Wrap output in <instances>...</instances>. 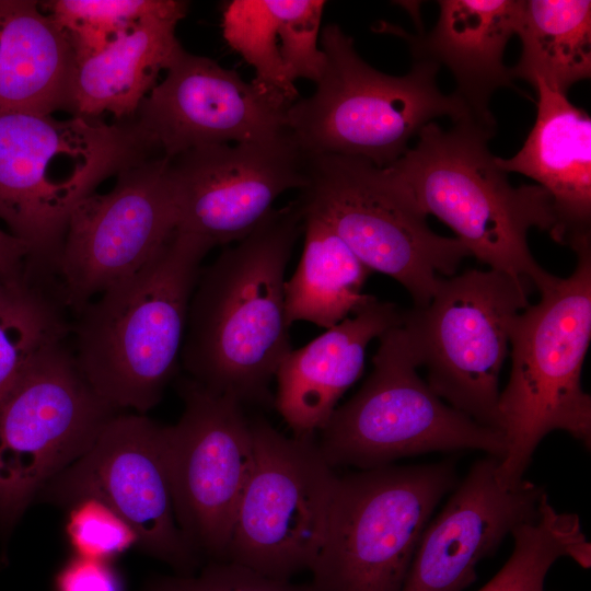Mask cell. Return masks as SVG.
<instances>
[{
  "mask_svg": "<svg viewBox=\"0 0 591 591\" xmlns=\"http://www.w3.org/2000/svg\"><path fill=\"white\" fill-rule=\"evenodd\" d=\"M303 218L299 199L274 209L201 268L181 351L190 380L242 405L271 401L269 385L292 350L286 269Z\"/></svg>",
  "mask_w": 591,
  "mask_h": 591,
  "instance_id": "obj_1",
  "label": "cell"
},
{
  "mask_svg": "<svg viewBox=\"0 0 591 591\" xmlns=\"http://www.w3.org/2000/svg\"><path fill=\"white\" fill-rule=\"evenodd\" d=\"M251 430L254 461L225 561L288 580L318 552L338 476L314 437H286L260 418Z\"/></svg>",
  "mask_w": 591,
  "mask_h": 591,
  "instance_id": "obj_12",
  "label": "cell"
},
{
  "mask_svg": "<svg viewBox=\"0 0 591 591\" xmlns=\"http://www.w3.org/2000/svg\"><path fill=\"white\" fill-rule=\"evenodd\" d=\"M532 85L538 95L533 128L515 155L496 162L549 194L558 221L555 241L571 247L591 239V118L542 80Z\"/></svg>",
  "mask_w": 591,
  "mask_h": 591,
  "instance_id": "obj_21",
  "label": "cell"
},
{
  "mask_svg": "<svg viewBox=\"0 0 591 591\" xmlns=\"http://www.w3.org/2000/svg\"><path fill=\"white\" fill-rule=\"evenodd\" d=\"M303 216L302 254L285 285L287 321L328 329L375 299L362 293L371 270L324 220L304 210Z\"/></svg>",
  "mask_w": 591,
  "mask_h": 591,
  "instance_id": "obj_25",
  "label": "cell"
},
{
  "mask_svg": "<svg viewBox=\"0 0 591 591\" xmlns=\"http://www.w3.org/2000/svg\"><path fill=\"white\" fill-rule=\"evenodd\" d=\"M28 259L26 244L0 228V283L24 274Z\"/></svg>",
  "mask_w": 591,
  "mask_h": 591,
  "instance_id": "obj_33",
  "label": "cell"
},
{
  "mask_svg": "<svg viewBox=\"0 0 591 591\" xmlns=\"http://www.w3.org/2000/svg\"><path fill=\"white\" fill-rule=\"evenodd\" d=\"M528 286L495 269H470L441 278L427 306L403 314L430 389L498 432L499 375L513 321L530 304Z\"/></svg>",
  "mask_w": 591,
  "mask_h": 591,
  "instance_id": "obj_10",
  "label": "cell"
},
{
  "mask_svg": "<svg viewBox=\"0 0 591 591\" xmlns=\"http://www.w3.org/2000/svg\"><path fill=\"white\" fill-rule=\"evenodd\" d=\"M454 482L451 462L338 476L309 569L313 589L401 591L429 518Z\"/></svg>",
  "mask_w": 591,
  "mask_h": 591,
  "instance_id": "obj_8",
  "label": "cell"
},
{
  "mask_svg": "<svg viewBox=\"0 0 591 591\" xmlns=\"http://www.w3.org/2000/svg\"><path fill=\"white\" fill-rule=\"evenodd\" d=\"M171 160L154 155L116 175L70 215L56 273L63 304L78 314L142 269L177 230Z\"/></svg>",
  "mask_w": 591,
  "mask_h": 591,
  "instance_id": "obj_13",
  "label": "cell"
},
{
  "mask_svg": "<svg viewBox=\"0 0 591 591\" xmlns=\"http://www.w3.org/2000/svg\"><path fill=\"white\" fill-rule=\"evenodd\" d=\"M308 155L279 138L192 149L171 160L178 224L213 247L237 242L275 209L285 192L308 185Z\"/></svg>",
  "mask_w": 591,
  "mask_h": 591,
  "instance_id": "obj_16",
  "label": "cell"
},
{
  "mask_svg": "<svg viewBox=\"0 0 591 591\" xmlns=\"http://www.w3.org/2000/svg\"><path fill=\"white\" fill-rule=\"evenodd\" d=\"M513 551L498 573L478 591H544L552 565L567 556L583 568L591 565V544L579 517L558 512L544 494L535 518L515 526Z\"/></svg>",
  "mask_w": 591,
  "mask_h": 591,
  "instance_id": "obj_28",
  "label": "cell"
},
{
  "mask_svg": "<svg viewBox=\"0 0 591 591\" xmlns=\"http://www.w3.org/2000/svg\"><path fill=\"white\" fill-rule=\"evenodd\" d=\"M571 248L573 273L551 275L537 289L540 301L521 311L511 327V372L497 407L506 452L496 479L505 489L524 480L535 449L552 431L591 447V397L581 386L591 338V239Z\"/></svg>",
  "mask_w": 591,
  "mask_h": 591,
  "instance_id": "obj_5",
  "label": "cell"
},
{
  "mask_svg": "<svg viewBox=\"0 0 591 591\" xmlns=\"http://www.w3.org/2000/svg\"><path fill=\"white\" fill-rule=\"evenodd\" d=\"M56 591H123V583L109 560L74 555L59 570Z\"/></svg>",
  "mask_w": 591,
  "mask_h": 591,
  "instance_id": "obj_32",
  "label": "cell"
},
{
  "mask_svg": "<svg viewBox=\"0 0 591 591\" xmlns=\"http://www.w3.org/2000/svg\"><path fill=\"white\" fill-rule=\"evenodd\" d=\"M498 461L488 455L474 463L428 522L401 591H463L475 580L476 565L515 526L537 515L543 488L528 480L500 487Z\"/></svg>",
  "mask_w": 591,
  "mask_h": 591,
  "instance_id": "obj_18",
  "label": "cell"
},
{
  "mask_svg": "<svg viewBox=\"0 0 591 591\" xmlns=\"http://www.w3.org/2000/svg\"><path fill=\"white\" fill-rule=\"evenodd\" d=\"M179 420L166 426L177 524L198 554L225 561L236 509L248 479L254 443L242 404L189 378L179 383Z\"/></svg>",
  "mask_w": 591,
  "mask_h": 591,
  "instance_id": "obj_15",
  "label": "cell"
},
{
  "mask_svg": "<svg viewBox=\"0 0 591 591\" xmlns=\"http://www.w3.org/2000/svg\"><path fill=\"white\" fill-rule=\"evenodd\" d=\"M115 414L88 383L65 341L27 363L0 399L2 530L91 447Z\"/></svg>",
  "mask_w": 591,
  "mask_h": 591,
  "instance_id": "obj_11",
  "label": "cell"
},
{
  "mask_svg": "<svg viewBox=\"0 0 591 591\" xmlns=\"http://www.w3.org/2000/svg\"><path fill=\"white\" fill-rule=\"evenodd\" d=\"M306 155L303 210L324 220L369 270L399 282L413 308L427 306L440 279L454 276L471 256L464 243L433 232L386 169L356 158Z\"/></svg>",
  "mask_w": 591,
  "mask_h": 591,
  "instance_id": "obj_7",
  "label": "cell"
},
{
  "mask_svg": "<svg viewBox=\"0 0 591 591\" xmlns=\"http://www.w3.org/2000/svg\"><path fill=\"white\" fill-rule=\"evenodd\" d=\"M76 58L66 33L32 0H0V112L72 114Z\"/></svg>",
  "mask_w": 591,
  "mask_h": 591,
  "instance_id": "obj_23",
  "label": "cell"
},
{
  "mask_svg": "<svg viewBox=\"0 0 591 591\" xmlns=\"http://www.w3.org/2000/svg\"><path fill=\"white\" fill-rule=\"evenodd\" d=\"M325 1L232 0L223 5L227 44L255 70V84L287 106L299 100L296 81L315 83L326 56L318 47Z\"/></svg>",
  "mask_w": 591,
  "mask_h": 591,
  "instance_id": "obj_22",
  "label": "cell"
},
{
  "mask_svg": "<svg viewBox=\"0 0 591 591\" xmlns=\"http://www.w3.org/2000/svg\"><path fill=\"white\" fill-rule=\"evenodd\" d=\"M517 35L522 51L512 69L515 78L567 94L591 77V1L528 0Z\"/></svg>",
  "mask_w": 591,
  "mask_h": 591,
  "instance_id": "obj_26",
  "label": "cell"
},
{
  "mask_svg": "<svg viewBox=\"0 0 591 591\" xmlns=\"http://www.w3.org/2000/svg\"><path fill=\"white\" fill-rule=\"evenodd\" d=\"M141 591H315L231 561H211L198 576L160 577Z\"/></svg>",
  "mask_w": 591,
  "mask_h": 591,
  "instance_id": "obj_31",
  "label": "cell"
},
{
  "mask_svg": "<svg viewBox=\"0 0 591 591\" xmlns=\"http://www.w3.org/2000/svg\"><path fill=\"white\" fill-rule=\"evenodd\" d=\"M321 48L326 65L315 92L287 111L288 131L309 155L356 158L385 169L434 118H475L454 93L440 91V66L431 60H415L405 76L380 72L337 24L322 30Z\"/></svg>",
  "mask_w": 591,
  "mask_h": 591,
  "instance_id": "obj_6",
  "label": "cell"
},
{
  "mask_svg": "<svg viewBox=\"0 0 591 591\" xmlns=\"http://www.w3.org/2000/svg\"><path fill=\"white\" fill-rule=\"evenodd\" d=\"M32 269L0 283V399L42 350L71 332L60 293Z\"/></svg>",
  "mask_w": 591,
  "mask_h": 591,
  "instance_id": "obj_27",
  "label": "cell"
},
{
  "mask_svg": "<svg viewBox=\"0 0 591 591\" xmlns=\"http://www.w3.org/2000/svg\"><path fill=\"white\" fill-rule=\"evenodd\" d=\"M45 12L66 33L74 58L101 51L143 19L158 16L179 22L188 3L178 0H53Z\"/></svg>",
  "mask_w": 591,
  "mask_h": 591,
  "instance_id": "obj_29",
  "label": "cell"
},
{
  "mask_svg": "<svg viewBox=\"0 0 591 591\" xmlns=\"http://www.w3.org/2000/svg\"><path fill=\"white\" fill-rule=\"evenodd\" d=\"M162 154L136 119L0 112V220L30 250L37 273H56L76 206L106 178Z\"/></svg>",
  "mask_w": 591,
  "mask_h": 591,
  "instance_id": "obj_4",
  "label": "cell"
},
{
  "mask_svg": "<svg viewBox=\"0 0 591 591\" xmlns=\"http://www.w3.org/2000/svg\"><path fill=\"white\" fill-rule=\"evenodd\" d=\"M379 338L371 374L320 430L317 444L332 467L369 470L409 455L462 449L503 456L500 432L445 404L419 378L402 324Z\"/></svg>",
  "mask_w": 591,
  "mask_h": 591,
  "instance_id": "obj_9",
  "label": "cell"
},
{
  "mask_svg": "<svg viewBox=\"0 0 591 591\" xmlns=\"http://www.w3.org/2000/svg\"><path fill=\"white\" fill-rule=\"evenodd\" d=\"M288 108L235 70L183 48L135 119L172 160L199 147L279 138L289 132Z\"/></svg>",
  "mask_w": 591,
  "mask_h": 591,
  "instance_id": "obj_17",
  "label": "cell"
},
{
  "mask_svg": "<svg viewBox=\"0 0 591 591\" xmlns=\"http://www.w3.org/2000/svg\"><path fill=\"white\" fill-rule=\"evenodd\" d=\"M66 507V533L74 555L109 560L138 546L132 528L102 499L82 496Z\"/></svg>",
  "mask_w": 591,
  "mask_h": 591,
  "instance_id": "obj_30",
  "label": "cell"
},
{
  "mask_svg": "<svg viewBox=\"0 0 591 591\" xmlns=\"http://www.w3.org/2000/svg\"><path fill=\"white\" fill-rule=\"evenodd\" d=\"M82 496L109 505L136 532L139 548L181 575L198 565L175 517L166 426L142 414H115L37 498L66 507Z\"/></svg>",
  "mask_w": 591,
  "mask_h": 591,
  "instance_id": "obj_14",
  "label": "cell"
},
{
  "mask_svg": "<svg viewBox=\"0 0 591 591\" xmlns=\"http://www.w3.org/2000/svg\"><path fill=\"white\" fill-rule=\"evenodd\" d=\"M404 311L376 298L363 309L292 349L279 366L276 407L294 437L312 438L361 375L369 343L403 322Z\"/></svg>",
  "mask_w": 591,
  "mask_h": 591,
  "instance_id": "obj_19",
  "label": "cell"
},
{
  "mask_svg": "<svg viewBox=\"0 0 591 591\" xmlns=\"http://www.w3.org/2000/svg\"><path fill=\"white\" fill-rule=\"evenodd\" d=\"M211 248L177 229L142 269L76 314L78 368L114 409L144 415L161 401L181 363L190 298Z\"/></svg>",
  "mask_w": 591,
  "mask_h": 591,
  "instance_id": "obj_2",
  "label": "cell"
},
{
  "mask_svg": "<svg viewBox=\"0 0 591 591\" xmlns=\"http://www.w3.org/2000/svg\"><path fill=\"white\" fill-rule=\"evenodd\" d=\"M178 22L147 18L104 49L76 59L72 115L99 118L111 113L117 121L135 119L143 99L183 49L175 36Z\"/></svg>",
  "mask_w": 591,
  "mask_h": 591,
  "instance_id": "obj_24",
  "label": "cell"
},
{
  "mask_svg": "<svg viewBox=\"0 0 591 591\" xmlns=\"http://www.w3.org/2000/svg\"><path fill=\"white\" fill-rule=\"evenodd\" d=\"M495 128L475 118L453 121L448 130L429 123L385 169L427 216L455 232L471 256L538 289L551 274L532 256L528 232L537 228L555 240L556 212L540 185L510 184L488 149Z\"/></svg>",
  "mask_w": 591,
  "mask_h": 591,
  "instance_id": "obj_3",
  "label": "cell"
},
{
  "mask_svg": "<svg viewBox=\"0 0 591 591\" xmlns=\"http://www.w3.org/2000/svg\"><path fill=\"white\" fill-rule=\"evenodd\" d=\"M434 27L414 36L391 25L384 31L404 37L415 60L444 65L456 82L454 94L479 121L496 127L491 94L511 86L512 69L503 62L509 39L517 35L524 0H441ZM383 31V30H382Z\"/></svg>",
  "mask_w": 591,
  "mask_h": 591,
  "instance_id": "obj_20",
  "label": "cell"
}]
</instances>
